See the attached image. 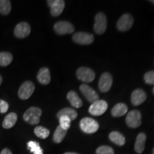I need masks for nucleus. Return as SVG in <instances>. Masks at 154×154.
<instances>
[{
  "instance_id": "obj_5",
  "label": "nucleus",
  "mask_w": 154,
  "mask_h": 154,
  "mask_svg": "<svg viewBox=\"0 0 154 154\" xmlns=\"http://www.w3.org/2000/svg\"><path fill=\"white\" fill-rule=\"evenodd\" d=\"M107 28V19L106 15L102 12L98 13L95 17V23L94 25V31L96 34H102L106 32Z\"/></svg>"
},
{
  "instance_id": "obj_30",
  "label": "nucleus",
  "mask_w": 154,
  "mask_h": 154,
  "mask_svg": "<svg viewBox=\"0 0 154 154\" xmlns=\"http://www.w3.org/2000/svg\"><path fill=\"white\" fill-rule=\"evenodd\" d=\"M144 81L148 84H154V71L146 72L144 75Z\"/></svg>"
},
{
  "instance_id": "obj_18",
  "label": "nucleus",
  "mask_w": 154,
  "mask_h": 154,
  "mask_svg": "<svg viewBox=\"0 0 154 154\" xmlns=\"http://www.w3.org/2000/svg\"><path fill=\"white\" fill-rule=\"evenodd\" d=\"M67 99L69 100L71 105L76 109H79L82 106L83 102L82 99H80L78 94L74 91H70L67 94Z\"/></svg>"
},
{
  "instance_id": "obj_4",
  "label": "nucleus",
  "mask_w": 154,
  "mask_h": 154,
  "mask_svg": "<svg viewBox=\"0 0 154 154\" xmlns=\"http://www.w3.org/2000/svg\"><path fill=\"white\" fill-rule=\"evenodd\" d=\"M34 89H35V86L33 82L30 81L24 82L19 88L18 96L19 99L22 100L28 99L33 94Z\"/></svg>"
},
{
  "instance_id": "obj_14",
  "label": "nucleus",
  "mask_w": 154,
  "mask_h": 154,
  "mask_svg": "<svg viewBox=\"0 0 154 154\" xmlns=\"http://www.w3.org/2000/svg\"><path fill=\"white\" fill-rule=\"evenodd\" d=\"M113 78L111 75L108 72L103 73L100 77L99 82V88L101 92H107L110 90L112 86Z\"/></svg>"
},
{
  "instance_id": "obj_8",
  "label": "nucleus",
  "mask_w": 154,
  "mask_h": 154,
  "mask_svg": "<svg viewBox=\"0 0 154 154\" xmlns=\"http://www.w3.org/2000/svg\"><path fill=\"white\" fill-rule=\"evenodd\" d=\"M134 24V18L130 14H124L121 16L117 22V29L121 32L129 30Z\"/></svg>"
},
{
  "instance_id": "obj_34",
  "label": "nucleus",
  "mask_w": 154,
  "mask_h": 154,
  "mask_svg": "<svg viewBox=\"0 0 154 154\" xmlns=\"http://www.w3.org/2000/svg\"><path fill=\"white\" fill-rule=\"evenodd\" d=\"M2 77L1 75H0V85L2 84Z\"/></svg>"
},
{
  "instance_id": "obj_19",
  "label": "nucleus",
  "mask_w": 154,
  "mask_h": 154,
  "mask_svg": "<svg viewBox=\"0 0 154 154\" xmlns=\"http://www.w3.org/2000/svg\"><path fill=\"white\" fill-rule=\"evenodd\" d=\"M17 121V115L16 113L11 112L9 113L5 116L2 123V126L4 128L6 129H9V128H12L14 126Z\"/></svg>"
},
{
  "instance_id": "obj_20",
  "label": "nucleus",
  "mask_w": 154,
  "mask_h": 154,
  "mask_svg": "<svg viewBox=\"0 0 154 154\" xmlns=\"http://www.w3.org/2000/svg\"><path fill=\"white\" fill-rule=\"evenodd\" d=\"M128 111V106L124 103L116 104L111 109V114L114 117H120L126 114Z\"/></svg>"
},
{
  "instance_id": "obj_29",
  "label": "nucleus",
  "mask_w": 154,
  "mask_h": 154,
  "mask_svg": "<svg viewBox=\"0 0 154 154\" xmlns=\"http://www.w3.org/2000/svg\"><path fill=\"white\" fill-rule=\"evenodd\" d=\"M96 154H114L112 148L108 146H101L96 149Z\"/></svg>"
},
{
  "instance_id": "obj_25",
  "label": "nucleus",
  "mask_w": 154,
  "mask_h": 154,
  "mask_svg": "<svg viewBox=\"0 0 154 154\" xmlns=\"http://www.w3.org/2000/svg\"><path fill=\"white\" fill-rule=\"evenodd\" d=\"M27 149L33 154H44L43 150L38 142L31 140L27 143Z\"/></svg>"
},
{
  "instance_id": "obj_21",
  "label": "nucleus",
  "mask_w": 154,
  "mask_h": 154,
  "mask_svg": "<svg viewBox=\"0 0 154 154\" xmlns=\"http://www.w3.org/2000/svg\"><path fill=\"white\" fill-rule=\"evenodd\" d=\"M109 137L111 141H112L113 143L118 146H122L126 143V138H125L124 135L118 131H112L109 134Z\"/></svg>"
},
{
  "instance_id": "obj_7",
  "label": "nucleus",
  "mask_w": 154,
  "mask_h": 154,
  "mask_svg": "<svg viewBox=\"0 0 154 154\" xmlns=\"http://www.w3.org/2000/svg\"><path fill=\"white\" fill-rule=\"evenodd\" d=\"M76 75L78 79L82 82L89 83L93 82L95 79V73L92 69L87 67H80L76 72Z\"/></svg>"
},
{
  "instance_id": "obj_24",
  "label": "nucleus",
  "mask_w": 154,
  "mask_h": 154,
  "mask_svg": "<svg viewBox=\"0 0 154 154\" xmlns=\"http://www.w3.org/2000/svg\"><path fill=\"white\" fill-rule=\"evenodd\" d=\"M13 56L11 53L7 51L0 52V66H9L12 62Z\"/></svg>"
},
{
  "instance_id": "obj_1",
  "label": "nucleus",
  "mask_w": 154,
  "mask_h": 154,
  "mask_svg": "<svg viewBox=\"0 0 154 154\" xmlns=\"http://www.w3.org/2000/svg\"><path fill=\"white\" fill-rule=\"evenodd\" d=\"M42 111L39 108L32 106L25 111L23 115V119L28 124L32 125L38 124L40 121V117H41Z\"/></svg>"
},
{
  "instance_id": "obj_27",
  "label": "nucleus",
  "mask_w": 154,
  "mask_h": 154,
  "mask_svg": "<svg viewBox=\"0 0 154 154\" xmlns=\"http://www.w3.org/2000/svg\"><path fill=\"white\" fill-rule=\"evenodd\" d=\"M34 134L38 138H42V139H45L48 136H49L50 131L49 129L47 128H44L43 126H36L34 128Z\"/></svg>"
},
{
  "instance_id": "obj_33",
  "label": "nucleus",
  "mask_w": 154,
  "mask_h": 154,
  "mask_svg": "<svg viewBox=\"0 0 154 154\" xmlns=\"http://www.w3.org/2000/svg\"><path fill=\"white\" fill-rule=\"evenodd\" d=\"M63 154H79V153H73V152H66V153H64Z\"/></svg>"
},
{
  "instance_id": "obj_16",
  "label": "nucleus",
  "mask_w": 154,
  "mask_h": 154,
  "mask_svg": "<svg viewBox=\"0 0 154 154\" xmlns=\"http://www.w3.org/2000/svg\"><path fill=\"white\" fill-rule=\"evenodd\" d=\"M37 80L40 84L47 85L51 82V74L50 71L47 67H42L39 69L37 74Z\"/></svg>"
},
{
  "instance_id": "obj_22",
  "label": "nucleus",
  "mask_w": 154,
  "mask_h": 154,
  "mask_svg": "<svg viewBox=\"0 0 154 154\" xmlns=\"http://www.w3.org/2000/svg\"><path fill=\"white\" fill-rule=\"evenodd\" d=\"M77 116H78V114H77L76 111L74 109H71V108H64V109H62L57 114L58 119L60 118L61 116H66L70 119L72 121L75 120L76 119Z\"/></svg>"
},
{
  "instance_id": "obj_32",
  "label": "nucleus",
  "mask_w": 154,
  "mask_h": 154,
  "mask_svg": "<svg viewBox=\"0 0 154 154\" xmlns=\"http://www.w3.org/2000/svg\"><path fill=\"white\" fill-rule=\"evenodd\" d=\"M0 154H12V153H11V151L9 149L6 148V149H4L2 151Z\"/></svg>"
},
{
  "instance_id": "obj_11",
  "label": "nucleus",
  "mask_w": 154,
  "mask_h": 154,
  "mask_svg": "<svg viewBox=\"0 0 154 154\" xmlns=\"http://www.w3.org/2000/svg\"><path fill=\"white\" fill-rule=\"evenodd\" d=\"M72 39L75 43L82 44V45H88L93 43L94 38L92 34L86 32H77L72 36Z\"/></svg>"
},
{
  "instance_id": "obj_31",
  "label": "nucleus",
  "mask_w": 154,
  "mask_h": 154,
  "mask_svg": "<svg viewBox=\"0 0 154 154\" xmlns=\"http://www.w3.org/2000/svg\"><path fill=\"white\" fill-rule=\"evenodd\" d=\"M8 109L9 103L2 99H0V113H5L8 111Z\"/></svg>"
},
{
  "instance_id": "obj_6",
  "label": "nucleus",
  "mask_w": 154,
  "mask_h": 154,
  "mask_svg": "<svg viewBox=\"0 0 154 154\" xmlns=\"http://www.w3.org/2000/svg\"><path fill=\"white\" fill-rule=\"evenodd\" d=\"M108 109V103L104 100H98L94 103H92L91 106L88 109V112L90 114L98 116L103 114Z\"/></svg>"
},
{
  "instance_id": "obj_23",
  "label": "nucleus",
  "mask_w": 154,
  "mask_h": 154,
  "mask_svg": "<svg viewBox=\"0 0 154 154\" xmlns=\"http://www.w3.org/2000/svg\"><path fill=\"white\" fill-rule=\"evenodd\" d=\"M67 131L63 129L60 126H58L53 136V140L56 143H60L65 138Z\"/></svg>"
},
{
  "instance_id": "obj_10",
  "label": "nucleus",
  "mask_w": 154,
  "mask_h": 154,
  "mask_svg": "<svg viewBox=\"0 0 154 154\" xmlns=\"http://www.w3.org/2000/svg\"><path fill=\"white\" fill-rule=\"evenodd\" d=\"M56 33L60 35L72 34L74 32V27L72 24L66 21H61L56 23L54 26Z\"/></svg>"
},
{
  "instance_id": "obj_2",
  "label": "nucleus",
  "mask_w": 154,
  "mask_h": 154,
  "mask_svg": "<svg viewBox=\"0 0 154 154\" xmlns=\"http://www.w3.org/2000/svg\"><path fill=\"white\" fill-rule=\"evenodd\" d=\"M80 128L83 132L91 134L97 131L99 128V124L94 119L85 117L80 121Z\"/></svg>"
},
{
  "instance_id": "obj_9",
  "label": "nucleus",
  "mask_w": 154,
  "mask_h": 154,
  "mask_svg": "<svg viewBox=\"0 0 154 154\" xmlns=\"http://www.w3.org/2000/svg\"><path fill=\"white\" fill-rule=\"evenodd\" d=\"M47 5L50 7V13L51 16L58 17L64 9L65 2L63 0H48Z\"/></svg>"
},
{
  "instance_id": "obj_35",
  "label": "nucleus",
  "mask_w": 154,
  "mask_h": 154,
  "mask_svg": "<svg viewBox=\"0 0 154 154\" xmlns=\"http://www.w3.org/2000/svg\"><path fill=\"white\" fill-rule=\"evenodd\" d=\"M150 2H151V3H153V4H154V0H151V1H150Z\"/></svg>"
},
{
  "instance_id": "obj_17",
  "label": "nucleus",
  "mask_w": 154,
  "mask_h": 154,
  "mask_svg": "<svg viewBox=\"0 0 154 154\" xmlns=\"http://www.w3.org/2000/svg\"><path fill=\"white\" fill-rule=\"evenodd\" d=\"M146 140V135L144 133H140L136 138L135 143V151L138 154L142 153L145 149V143Z\"/></svg>"
},
{
  "instance_id": "obj_37",
  "label": "nucleus",
  "mask_w": 154,
  "mask_h": 154,
  "mask_svg": "<svg viewBox=\"0 0 154 154\" xmlns=\"http://www.w3.org/2000/svg\"><path fill=\"white\" fill-rule=\"evenodd\" d=\"M153 94H154V87H153Z\"/></svg>"
},
{
  "instance_id": "obj_26",
  "label": "nucleus",
  "mask_w": 154,
  "mask_h": 154,
  "mask_svg": "<svg viewBox=\"0 0 154 154\" xmlns=\"http://www.w3.org/2000/svg\"><path fill=\"white\" fill-rule=\"evenodd\" d=\"M11 9V2L9 0H0V14L8 15Z\"/></svg>"
},
{
  "instance_id": "obj_15",
  "label": "nucleus",
  "mask_w": 154,
  "mask_h": 154,
  "mask_svg": "<svg viewBox=\"0 0 154 154\" xmlns=\"http://www.w3.org/2000/svg\"><path fill=\"white\" fill-rule=\"evenodd\" d=\"M146 97L147 96L143 90L137 88L134 90L131 94V103L134 106H138L146 101Z\"/></svg>"
},
{
  "instance_id": "obj_28",
  "label": "nucleus",
  "mask_w": 154,
  "mask_h": 154,
  "mask_svg": "<svg viewBox=\"0 0 154 154\" xmlns=\"http://www.w3.org/2000/svg\"><path fill=\"white\" fill-rule=\"evenodd\" d=\"M59 126H60L63 129L67 131L71 126V120L70 119L66 116H61L59 118Z\"/></svg>"
},
{
  "instance_id": "obj_13",
  "label": "nucleus",
  "mask_w": 154,
  "mask_h": 154,
  "mask_svg": "<svg viewBox=\"0 0 154 154\" xmlns=\"http://www.w3.org/2000/svg\"><path fill=\"white\" fill-rule=\"evenodd\" d=\"M79 88L84 97L91 103H94L99 100V95L91 86H88L86 84H83L80 86Z\"/></svg>"
},
{
  "instance_id": "obj_12",
  "label": "nucleus",
  "mask_w": 154,
  "mask_h": 154,
  "mask_svg": "<svg viewBox=\"0 0 154 154\" xmlns=\"http://www.w3.org/2000/svg\"><path fill=\"white\" fill-rule=\"evenodd\" d=\"M31 33V26L27 22H22L19 23L15 26L14 34L19 38H24L27 37Z\"/></svg>"
},
{
  "instance_id": "obj_3",
  "label": "nucleus",
  "mask_w": 154,
  "mask_h": 154,
  "mask_svg": "<svg viewBox=\"0 0 154 154\" xmlns=\"http://www.w3.org/2000/svg\"><path fill=\"white\" fill-rule=\"evenodd\" d=\"M127 126L130 128H136L140 126L142 122L141 113L138 110H132L127 113L126 118Z\"/></svg>"
},
{
  "instance_id": "obj_36",
  "label": "nucleus",
  "mask_w": 154,
  "mask_h": 154,
  "mask_svg": "<svg viewBox=\"0 0 154 154\" xmlns=\"http://www.w3.org/2000/svg\"><path fill=\"white\" fill-rule=\"evenodd\" d=\"M152 154H154V148H153V151H152Z\"/></svg>"
}]
</instances>
